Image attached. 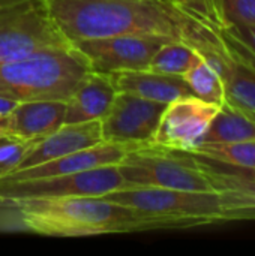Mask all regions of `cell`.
I'll use <instances>...</instances> for the list:
<instances>
[{
  "mask_svg": "<svg viewBox=\"0 0 255 256\" xmlns=\"http://www.w3.org/2000/svg\"><path fill=\"white\" fill-rule=\"evenodd\" d=\"M216 170H219L221 172H224L228 177L237 178V180H243V182H251L255 183V168H239V166H231V165H224V164H218V162H212L209 160Z\"/></svg>",
  "mask_w": 255,
  "mask_h": 256,
  "instance_id": "obj_25",
  "label": "cell"
},
{
  "mask_svg": "<svg viewBox=\"0 0 255 256\" xmlns=\"http://www.w3.org/2000/svg\"><path fill=\"white\" fill-rule=\"evenodd\" d=\"M219 105L201 100L197 96H186L167 104L153 144L168 150H194L203 140Z\"/></svg>",
  "mask_w": 255,
  "mask_h": 256,
  "instance_id": "obj_11",
  "label": "cell"
},
{
  "mask_svg": "<svg viewBox=\"0 0 255 256\" xmlns=\"http://www.w3.org/2000/svg\"><path fill=\"white\" fill-rule=\"evenodd\" d=\"M5 141H9V140H6V138H2V136H0V144H2V142H5Z\"/></svg>",
  "mask_w": 255,
  "mask_h": 256,
  "instance_id": "obj_27",
  "label": "cell"
},
{
  "mask_svg": "<svg viewBox=\"0 0 255 256\" xmlns=\"http://www.w3.org/2000/svg\"><path fill=\"white\" fill-rule=\"evenodd\" d=\"M117 92L108 74L89 72L66 100L63 124L101 120Z\"/></svg>",
  "mask_w": 255,
  "mask_h": 256,
  "instance_id": "obj_15",
  "label": "cell"
},
{
  "mask_svg": "<svg viewBox=\"0 0 255 256\" xmlns=\"http://www.w3.org/2000/svg\"><path fill=\"white\" fill-rule=\"evenodd\" d=\"M117 93H128L143 99L170 104L176 99L194 96L188 82L179 75L144 70H123L110 74Z\"/></svg>",
  "mask_w": 255,
  "mask_h": 256,
  "instance_id": "obj_16",
  "label": "cell"
},
{
  "mask_svg": "<svg viewBox=\"0 0 255 256\" xmlns=\"http://www.w3.org/2000/svg\"><path fill=\"white\" fill-rule=\"evenodd\" d=\"M176 6V4H174ZM177 8H191V6H177ZM195 9H200V8H195ZM201 10H204V9H201ZM207 12V10H206ZM210 14V12H209ZM210 15H213V14H210ZM215 16V15H213ZM215 18H218V16H215ZM219 20V18H218ZM219 21H222V20H219ZM236 36H239L246 45H249L252 50L255 51V24H236V22H225V21H222Z\"/></svg>",
  "mask_w": 255,
  "mask_h": 256,
  "instance_id": "obj_24",
  "label": "cell"
},
{
  "mask_svg": "<svg viewBox=\"0 0 255 256\" xmlns=\"http://www.w3.org/2000/svg\"><path fill=\"white\" fill-rule=\"evenodd\" d=\"M89 72L87 58L74 44L38 51L0 63V96L17 102L68 100Z\"/></svg>",
  "mask_w": 255,
  "mask_h": 256,
  "instance_id": "obj_4",
  "label": "cell"
},
{
  "mask_svg": "<svg viewBox=\"0 0 255 256\" xmlns=\"http://www.w3.org/2000/svg\"><path fill=\"white\" fill-rule=\"evenodd\" d=\"M255 140V120L248 114L222 104L212 118L201 142L219 144Z\"/></svg>",
  "mask_w": 255,
  "mask_h": 256,
  "instance_id": "obj_18",
  "label": "cell"
},
{
  "mask_svg": "<svg viewBox=\"0 0 255 256\" xmlns=\"http://www.w3.org/2000/svg\"><path fill=\"white\" fill-rule=\"evenodd\" d=\"M183 78L188 82L192 94L200 98L201 100L216 104L219 106L225 102L224 82L221 80V75L203 57L183 75Z\"/></svg>",
  "mask_w": 255,
  "mask_h": 256,
  "instance_id": "obj_21",
  "label": "cell"
},
{
  "mask_svg": "<svg viewBox=\"0 0 255 256\" xmlns=\"http://www.w3.org/2000/svg\"><path fill=\"white\" fill-rule=\"evenodd\" d=\"M167 104L117 93L101 122L105 142L125 144L135 148L155 146V134Z\"/></svg>",
  "mask_w": 255,
  "mask_h": 256,
  "instance_id": "obj_10",
  "label": "cell"
},
{
  "mask_svg": "<svg viewBox=\"0 0 255 256\" xmlns=\"http://www.w3.org/2000/svg\"><path fill=\"white\" fill-rule=\"evenodd\" d=\"M177 8V6H176ZM185 15L180 40L221 75L227 105L255 120V51L206 10L177 8Z\"/></svg>",
  "mask_w": 255,
  "mask_h": 256,
  "instance_id": "obj_3",
  "label": "cell"
},
{
  "mask_svg": "<svg viewBox=\"0 0 255 256\" xmlns=\"http://www.w3.org/2000/svg\"><path fill=\"white\" fill-rule=\"evenodd\" d=\"M201 164L207 177L221 196L222 224L236 220H255V183L228 177L206 159H201Z\"/></svg>",
  "mask_w": 255,
  "mask_h": 256,
  "instance_id": "obj_17",
  "label": "cell"
},
{
  "mask_svg": "<svg viewBox=\"0 0 255 256\" xmlns=\"http://www.w3.org/2000/svg\"><path fill=\"white\" fill-rule=\"evenodd\" d=\"M132 150H137V148L131 146H125V144H114V142L102 141L93 147L75 152L68 156L48 160V162H44L30 168L12 171L0 177V183L44 178V177H53V176L81 172V171L101 168L107 165H119L125 159V156Z\"/></svg>",
  "mask_w": 255,
  "mask_h": 256,
  "instance_id": "obj_12",
  "label": "cell"
},
{
  "mask_svg": "<svg viewBox=\"0 0 255 256\" xmlns=\"http://www.w3.org/2000/svg\"><path fill=\"white\" fill-rule=\"evenodd\" d=\"M66 100L18 102L0 118V136L9 141H39L63 124Z\"/></svg>",
  "mask_w": 255,
  "mask_h": 256,
  "instance_id": "obj_13",
  "label": "cell"
},
{
  "mask_svg": "<svg viewBox=\"0 0 255 256\" xmlns=\"http://www.w3.org/2000/svg\"><path fill=\"white\" fill-rule=\"evenodd\" d=\"M101 122H84L75 124H62L57 130L36 141L24 154L17 170L30 168L48 160H54L75 152L93 147L102 142ZM15 170V171H17Z\"/></svg>",
  "mask_w": 255,
  "mask_h": 256,
  "instance_id": "obj_14",
  "label": "cell"
},
{
  "mask_svg": "<svg viewBox=\"0 0 255 256\" xmlns=\"http://www.w3.org/2000/svg\"><path fill=\"white\" fill-rule=\"evenodd\" d=\"M176 40L161 34L129 33L101 39L74 42V46L87 58L93 72L114 74L123 70H144L159 46Z\"/></svg>",
  "mask_w": 255,
  "mask_h": 256,
  "instance_id": "obj_9",
  "label": "cell"
},
{
  "mask_svg": "<svg viewBox=\"0 0 255 256\" xmlns=\"http://www.w3.org/2000/svg\"><path fill=\"white\" fill-rule=\"evenodd\" d=\"M200 60L201 56L189 45L182 40H168L153 54L147 69L165 75L183 76Z\"/></svg>",
  "mask_w": 255,
  "mask_h": 256,
  "instance_id": "obj_19",
  "label": "cell"
},
{
  "mask_svg": "<svg viewBox=\"0 0 255 256\" xmlns=\"http://www.w3.org/2000/svg\"><path fill=\"white\" fill-rule=\"evenodd\" d=\"M128 186H152L191 192H215L201 159L158 146L129 152L117 165Z\"/></svg>",
  "mask_w": 255,
  "mask_h": 256,
  "instance_id": "obj_6",
  "label": "cell"
},
{
  "mask_svg": "<svg viewBox=\"0 0 255 256\" xmlns=\"http://www.w3.org/2000/svg\"><path fill=\"white\" fill-rule=\"evenodd\" d=\"M71 45L47 0H0V63Z\"/></svg>",
  "mask_w": 255,
  "mask_h": 256,
  "instance_id": "obj_7",
  "label": "cell"
},
{
  "mask_svg": "<svg viewBox=\"0 0 255 256\" xmlns=\"http://www.w3.org/2000/svg\"><path fill=\"white\" fill-rule=\"evenodd\" d=\"M17 100L14 99H9V98H5V96H0V118L5 117L6 114H9L15 106H17Z\"/></svg>",
  "mask_w": 255,
  "mask_h": 256,
  "instance_id": "obj_26",
  "label": "cell"
},
{
  "mask_svg": "<svg viewBox=\"0 0 255 256\" xmlns=\"http://www.w3.org/2000/svg\"><path fill=\"white\" fill-rule=\"evenodd\" d=\"M69 42L129 33L180 40L185 15L170 0H47Z\"/></svg>",
  "mask_w": 255,
  "mask_h": 256,
  "instance_id": "obj_1",
  "label": "cell"
},
{
  "mask_svg": "<svg viewBox=\"0 0 255 256\" xmlns=\"http://www.w3.org/2000/svg\"><path fill=\"white\" fill-rule=\"evenodd\" d=\"M176 6L204 9L225 22L255 24V0H170Z\"/></svg>",
  "mask_w": 255,
  "mask_h": 256,
  "instance_id": "obj_22",
  "label": "cell"
},
{
  "mask_svg": "<svg viewBox=\"0 0 255 256\" xmlns=\"http://www.w3.org/2000/svg\"><path fill=\"white\" fill-rule=\"evenodd\" d=\"M128 186L117 165L81 172L0 183V202L24 200H62L77 196H104Z\"/></svg>",
  "mask_w": 255,
  "mask_h": 256,
  "instance_id": "obj_8",
  "label": "cell"
},
{
  "mask_svg": "<svg viewBox=\"0 0 255 256\" xmlns=\"http://www.w3.org/2000/svg\"><path fill=\"white\" fill-rule=\"evenodd\" d=\"M189 153L197 158L224 165L239 168H255V140L219 144L200 142Z\"/></svg>",
  "mask_w": 255,
  "mask_h": 256,
  "instance_id": "obj_20",
  "label": "cell"
},
{
  "mask_svg": "<svg viewBox=\"0 0 255 256\" xmlns=\"http://www.w3.org/2000/svg\"><path fill=\"white\" fill-rule=\"evenodd\" d=\"M5 204L18 212L24 228L48 237L168 231L158 218L116 204L104 196L24 200Z\"/></svg>",
  "mask_w": 255,
  "mask_h": 256,
  "instance_id": "obj_2",
  "label": "cell"
},
{
  "mask_svg": "<svg viewBox=\"0 0 255 256\" xmlns=\"http://www.w3.org/2000/svg\"><path fill=\"white\" fill-rule=\"evenodd\" d=\"M36 141H5L0 144V177L15 171Z\"/></svg>",
  "mask_w": 255,
  "mask_h": 256,
  "instance_id": "obj_23",
  "label": "cell"
},
{
  "mask_svg": "<svg viewBox=\"0 0 255 256\" xmlns=\"http://www.w3.org/2000/svg\"><path fill=\"white\" fill-rule=\"evenodd\" d=\"M104 198L162 220L168 231L222 224L218 190L191 192L152 186H125Z\"/></svg>",
  "mask_w": 255,
  "mask_h": 256,
  "instance_id": "obj_5",
  "label": "cell"
}]
</instances>
